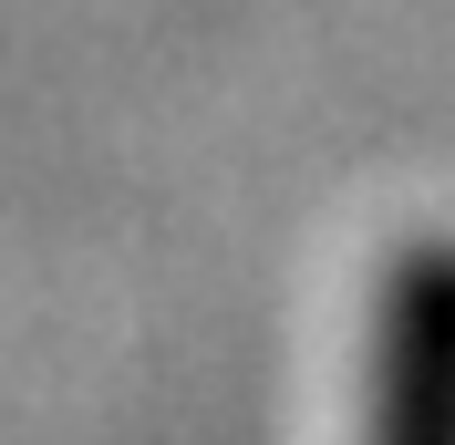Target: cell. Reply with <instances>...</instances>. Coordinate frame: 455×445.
Listing matches in <instances>:
<instances>
[{"label":"cell","instance_id":"obj_1","mask_svg":"<svg viewBox=\"0 0 455 445\" xmlns=\"http://www.w3.org/2000/svg\"><path fill=\"white\" fill-rule=\"evenodd\" d=\"M372 445H455V239H414L383 270Z\"/></svg>","mask_w":455,"mask_h":445}]
</instances>
